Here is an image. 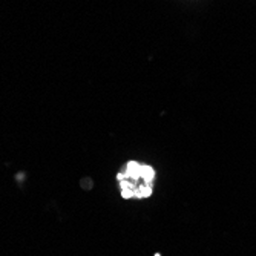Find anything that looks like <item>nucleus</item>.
Masks as SVG:
<instances>
[{
    "instance_id": "nucleus-1",
    "label": "nucleus",
    "mask_w": 256,
    "mask_h": 256,
    "mask_svg": "<svg viewBox=\"0 0 256 256\" xmlns=\"http://www.w3.org/2000/svg\"><path fill=\"white\" fill-rule=\"evenodd\" d=\"M155 176L154 168L146 162L128 161L117 175L122 196L124 200L149 198L154 192Z\"/></svg>"
}]
</instances>
